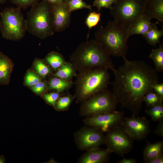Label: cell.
Segmentation results:
<instances>
[{"mask_svg": "<svg viewBox=\"0 0 163 163\" xmlns=\"http://www.w3.org/2000/svg\"><path fill=\"white\" fill-rule=\"evenodd\" d=\"M149 58L153 61L155 70L157 72L163 71V45H159V47L153 49L149 55Z\"/></svg>", "mask_w": 163, "mask_h": 163, "instance_id": "22", "label": "cell"}, {"mask_svg": "<svg viewBox=\"0 0 163 163\" xmlns=\"http://www.w3.org/2000/svg\"><path fill=\"white\" fill-rule=\"evenodd\" d=\"M5 157L2 155H0V163H5Z\"/></svg>", "mask_w": 163, "mask_h": 163, "instance_id": "40", "label": "cell"}, {"mask_svg": "<svg viewBox=\"0 0 163 163\" xmlns=\"http://www.w3.org/2000/svg\"><path fill=\"white\" fill-rule=\"evenodd\" d=\"M158 23V21L153 23L144 37L148 43L155 47L160 43V39L163 35V30H159L158 28L157 24Z\"/></svg>", "mask_w": 163, "mask_h": 163, "instance_id": "19", "label": "cell"}, {"mask_svg": "<svg viewBox=\"0 0 163 163\" xmlns=\"http://www.w3.org/2000/svg\"><path fill=\"white\" fill-rule=\"evenodd\" d=\"M27 31L41 39L53 35L54 32L50 4L46 0L38 2L27 13Z\"/></svg>", "mask_w": 163, "mask_h": 163, "instance_id": "5", "label": "cell"}, {"mask_svg": "<svg viewBox=\"0 0 163 163\" xmlns=\"http://www.w3.org/2000/svg\"><path fill=\"white\" fill-rule=\"evenodd\" d=\"M114 3L111 0H95L93 6L96 7L99 12L103 8L111 9Z\"/></svg>", "mask_w": 163, "mask_h": 163, "instance_id": "32", "label": "cell"}, {"mask_svg": "<svg viewBox=\"0 0 163 163\" xmlns=\"http://www.w3.org/2000/svg\"><path fill=\"white\" fill-rule=\"evenodd\" d=\"M133 139L123 130L120 126L106 132L105 143L112 152L124 157L132 149Z\"/></svg>", "mask_w": 163, "mask_h": 163, "instance_id": "9", "label": "cell"}, {"mask_svg": "<svg viewBox=\"0 0 163 163\" xmlns=\"http://www.w3.org/2000/svg\"><path fill=\"white\" fill-rule=\"evenodd\" d=\"M143 15L163 22V0H145Z\"/></svg>", "mask_w": 163, "mask_h": 163, "instance_id": "15", "label": "cell"}, {"mask_svg": "<svg viewBox=\"0 0 163 163\" xmlns=\"http://www.w3.org/2000/svg\"><path fill=\"white\" fill-rule=\"evenodd\" d=\"M45 100L49 104L55 106L57 101L59 97V93L53 92L49 93H45L43 95Z\"/></svg>", "mask_w": 163, "mask_h": 163, "instance_id": "33", "label": "cell"}, {"mask_svg": "<svg viewBox=\"0 0 163 163\" xmlns=\"http://www.w3.org/2000/svg\"><path fill=\"white\" fill-rule=\"evenodd\" d=\"M153 132L157 136L163 137V120L158 122L155 129Z\"/></svg>", "mask_w": 163, "mask_h": 163, "instance_id": "36", "label": "cell"}, {"mask_svg": "<svg viewBox=\"0 0 163 163\" xmlns=\"http://www.w3.org/2000/svg\"><path fill=\"white\" fill-rule=\"evenodd\" d=\"M66 2L71 11L84 8L91 10L92 6L83 1L69 0Z\"/></svg>", "mask_w": 163, "mask_h": 163, "instance_id": "28", "label": "cell"}, {"mask_svg": "<svg viewBox=\"0 0 163 163\" xmlns=\"http://www.w3.org/2000/svg\"><path fill=\"white\" fill-rule=\"evenodd\" d=\"M50 5L54 31L60 32L65 30L70 25L72 12L66 2L58 5Z\"/></svg>", "mask_w": 163, "mask_h": 163, "instance_id": "13", "label": "cell"}, {"mask_svg": "<svg viewBox=\"0 0 163 163\" xmlns=\"http://www.w3.org/2000/svg\"><path fill=\"white\" fill-rule=\"evenodd\" d=\"M147 144L143 151V156L144 163L163 154V141L155 143H150L147 140Z\"/></svg>", "mask_w": 163, "mask_h": 163, "instance_id": "18", "label": "cell"}, {"mask_svg": "<svg viewBox=\"0 0 163 163\" xmlns=\"http://www.w3.org/2000/svg\"><path fill=\"white\" fill-rule=\"evenodd\" d=\"M129 36L127 27L114 20L110 21L104 27L94 33V39L110 56L126 57Z\"/></svg>", "mask_w": 163, "mask_h": 163, "instance_id": "3", "label": "cell"}, {"mask_svg": "<svg viewBox=\"0 0 163 163\" xmlns=\"http://www.w3.org/2000/svg\"><path fill=\"white\" fill-rule=\"evenodd\" d=\"M108 69L97 67L78 73L75 81L74 99L82 102L92 95L106 89L109 83Z\"/></svg>", "mask_w": 163, "mask_h": 163, "instance_id": "4", "label": "cell"}, {"mask_svg": "<svg viewBox=\"0 0 163 163\" xmlns=\"http://www.w3.org/2000/svg\"><path fill=\"white\" fill-rule=\"evenodd\" d=\"M121 160L118 161V163H136L137 161L134 158H126L123 157Z\"/></svg>", "mask_w": 163, "mask_h": 163, "instance_id": "38", "label": "cell"}, {"mask_svg": "<svg viewBox=\"0 0 163 163\" xmlns=\"http://www.w3.org/2000/svg\"><path fill=\"white\" fill-rule=\"evenodd\" d=\"M46 87V82L40 81L35 85L31 86V89L34 93L40 94L44 91Z\"/></svg>", "mask_w": 163, "mask_h": 163, "instance_id": "34", "label": "cell"}, {"mask_svg": "<svg viewBox=\"0 0 163 163\" xmlns=\"http://www.w3.org/2000/svg\"><path fill=\"white\" fill-rule=\"evenodd\" d=\"M152 90L160 97L163 98V83H156L152 86Z\"/></svg>", "mask_w": 163, "mask_h": 163, "instance_id": "35", "label": "cell"}, {"mask_svg": "<svg viewBox=\"0 0 163 163\" xmlns=\"http://www.w3.org/2000/svg\"><path fill=\"white\" fill-rule=\"evenodd\" d=\"M69 62L78 73L97 67L115 69L110 56L94 39L80 44L69 56Z\"/></svg>", "mask_w": 163, "mask_h": 163, "instance_id": "2", "label": "cell"}, {"mask_svg": "<svg viewBox=\"0 0 163 163\" xmlns=\"http://www.w3.org/2000/svg\"><path fill=\"white\" fill-rule=\"evenodd\" d=\"M162 102H160L154 105L149 107L145 110L146 114L150 116L154 122L163 120V105Z\"/></svg>", "mask_w": 163, "mask_h": 163, "instance_id": "24", "label": "cell"}, {"mask_svg": "<svg viewBox=\"0 0 163 163\" xmlns=\"http://www.w3.org/2000/svg\"><path fill=\"white\" fill-rule=\"evenodd\" d=\"M123 59V64L113 72L112 92L123 108H127L132 115L137 116L142 108L144 97L153 90L152 86L158 82L159 76L155 70L143 60Z\"/></svg>", "mask_w": 163, "mask_h": 163, "instance_id": "1", "label": "cell"}, {"mask_svg": "<svg viewBox=\"0 0 163 163\" xmlns=\"http://www.w3.org/2000/svg\"><path fill=\"white\" fill-rule=\"evenodd\" d=\"M80 0V1H82L83 0Z\"/></svg>", "mask_w": 163, "mask_h": 163, "instance_id": "44", "label": "cell"}, {"mask_svg": "<svg viewBox=\"0 0 163 163\" xmlns=\"http://www.w3.org/2000/svg\"><path fill=\"white\" fill-rule=\"evenodd\" d=\"M153 23L151 20L143 15L127 27L129 36L134 34H140L144 37Z\"/></svg>", "mask_w": 163, "mask_h": 163, "instance_id": "17", "label": "cell"}, {"mask_svg": "<svg viewBox=\"0 0 163 163\" xmlns=\"http://www.w3.org/2000/svg\"><path fill=\"white\" fill-rule=\"evenodd\" d=\"M120 126L130 137L138 141L145 139L152 131L149 122L145 117L134 115L124 117Z\"/></svg>", "mask_w": 163, "mask_h": 163, "instance_id": "12", "label": "cell"}, {"mask_svg": "<svg viewBox=\"0 0 163 163\" xmlns=\"http://www.w3.org/2000/svg\"><path fill=\"white\" fill-rule=\"evenodd\" d=\"M69 0H64V1L65 2H67Z\"/></svg>", "mask_w": 163, "mask_h": 163, "instance_id": "43", "label": "cell"}, {"mask_svg": "<svg viewBox=\"0 0 163 163\" xmlns=\"http://www.w3.org/2000/svg\"><path fill=\"white\" fill-rule=\"evenodd\" d=\"M45 60L55 70L59 69L66 62L62 55L56 52H52L48 54Z\"/></svg>", "mask_w": 163, "mask_h": 163, "instance_id": "23", "label": "cell"}, {"mask_svg": "<svg viewBox=\"0 0 163 163\" xmlns=\"http://www.w3.org/2000/svg\"><path fill=\"white\" fill-rule=\"evenodd\" d=\"M72 84L71 80H65L55 77L50 79L48 88L50 90H55L59 93L69 89Z\"/></svg>", "mask_w": 163, "mask_h": 163, "instance_id": "21", "label": "cell"}, {"mask_svg": "<svg viewBox=\"0 0 163 163\" xmlns=\"http://www.w3.org/2000/svg\"><path fill=\"white\" fill-rule=\"evenodd\" d=\"M39 0H10V2L13 4L20 8L26 9L27 7H32L37 3Z\"/></svg>", "mask_w": 163, "mask_h": 163, "instance_id": "31", "label": "cell"}, {"mask_svg": "<svg viewBox=\"0 0 163 163\" xmlns=\"http://www.w3.org/2000/svg\"><path fill=\"white\" fill-rule=\"evenodd\" d=\"M144 0H117L110 9L115 21L128 27L143 15Z\"/></svg>", "mask_w": 163, "mask_h": 163, "instance_id": "8", "label": "cell"}, {"mask_svg": "<svg viewBox=\"0 0 163 163\" xmlns=\"http://www.w3.org/2000/svg\"><path fill=\"white\" fill-rule=\"evenodd\" d=\"M163 99V98L152 90L146 94L144 97L143 101L145 102L147 107H149L160 102H162Z\"/></svg>", "mask_w": 163, "mask_h": 163, "instance_id": "25", "label": "cell"}, {"mask_svg": "<svg viewBox=\"0 0 163 163\" xmlns=\"http://www.w3.org/2000/svg\"><path fill=\"white\" fill-rule=\"evenodd\" d=\"M13 67L11 60L7 56L0 52V84L7 85Z\"/></svg>", "mask_w": 163, "mask_h": 163, "instance_id": "16", "label": "cell"}, {"mask_svg": "<svg viewBox=\"0 0 163 163\" xmlns=\"http://www.w3.org/2000/svg\"><path fill=\"white\" fill-rule=\"evenodd\" d=\"M73 99V97H72L69 93L66 96L59 97L55 106L56 109L59 111L67 109L71 104Z\"/></svg>", "mask_w": 163, "mask_h": 163, "instance_id": "26", "label": "cell"}, {"mask_svg": "<svg viewBox=\"0 0 163 163\" xmlns=\"http://www.w3.org/2000/svg\"><path fill=\"white\" fill-rule=\"evenodd\" d=\"M124 118L123 112L115 110L110 113L87 117L83 122L85 125L104 133L120 126Z\"/></svg>", "mask_w": 163, "mask_h": 163, "instance_id": "10", "label": "cell"}, {"mask_svg": "<svg viewBox=\"0 0 163 163\" xmlns=\"http://www.w3.org/2000/svg\"><path fill=\"white\" fill-rule=\"evenodd\" d=\"M118 104L112 92L106 89L82 102L79 113L89 117L110 113L115 110Z\"/></svg>", "mask_w": 163, "mask_h": 163, "instance_id": "7", "label": "cell"}, {"mask_svg": "<svg viewBox=\"0 0 163 163\" xmlns=\"http://www.w3.org/2000/svg\"><path fill=\"white\" fill-rule=\"evenodd\" d=\"M163 154H162L149 161L147 163H163Z\"/></svg>", "mask_w": 163, "mask_h": 163, "instance_id": "37", "label": "cell"}, {"mask_svg": "<svg viewBox=\"0 0 163 163\" xmlns=\"http://www.w3.org/2000/svg\"><path fill=\"white\" fill-rule=\"evenodd\" d=\"M101 14L95 11L91 12L87 16L85 21L86 24L90 29L97 25L101 18Z\"/></svg>", "mask_w": 163, "mask_h": 163, "instance_id": "29", "label": "cell"}, {"mask_svg": "<svg viewBox=\"0 0 163 163\" xmlns=\"http://www.w3.org/2000/svg\"><path fill=\"white\" fill-rule=\"evenodd\" d=\"M40 81V79L39 76L33 72L30 71L27 73L25 82L27 86H32Z\"/></svg>", "mask_w": 163, "mask_h": 163, "instance_id": "30", "label": "cell"}, {"mask_svg": "<svg viewBox=\"0 0 163 163\" xmlns=\"http://www.w3.org/2000/svg\"><path fill=\"white\" fill-rule=\"evenodd\" d=\"M111 0L114 3L117 1V0Z\"/></svg>", "mask_w": 163, "mask_h": 163, "instance_id": "42", "label": "cell"}, {"mask_svg": "<svg viewBox=\"0 0 163 163\" xmlns=\"http://www.w3.org/2000/svg\"><path fill=\"white\" fill-rule=\"evenodd\" d=\"M0 14V30L3 38L15 41L23 38L27 31V22L21 8H6Z\"/></svg>", "mask_w": 163, "mask_h": 163, "instance_id": "6", "label": "cell"}, {"mask_svg": "<svg viewBox=\"0 0 163 163\" xmlns=\"http://www.w3.org/2000/svg\"><path fill=\"white\" fill-rule=\"evenodd\" d=\"M50 4L53 5H58L60 4L65 1L64 0H46Z\"/></svg>", "mask_w": 163, "mask_h": 163, "instance_id": "39", "label": "cell"}, {"mask_svg": "<svg viewBox=\"0 0 163 163\" xmlns=\"http://www.w3.org/2000/svg\"><path fill=\"white\" fill-rule=\"evenodd\" d=\"M34 64L35 69L41 76L45 77L50 73V69L41 59H36Z\"/></svg>", "mask_w": 163, "mask_h": 163, "instance_id": "27", "label": "cell"}, {"mask_svg": "<svg viewBox=\"0 0 163 163\" xmlns=\"http://www.w3.org/2000/svg\"><path fill=\"white\" fill-rule=\"evenodd\" d=\"M75 137L77 147L81 150L96 148L105 143L104 133L91 127L82 128L75 133Z\"/></svg>", "mask_w": 163, "mask_h": 163, "instance_id": "11", "label": "cell"}, {"mask_svg": "<svg viewBox=\"0 0 163 163\" xmlns=\"http://www.w3.org/2000/svg\"><path fill=\"white\" fill-rule=\"evenodd\" d=\"M76 71L70 62H66L57 70L54 76L66 80H71L74 76H77Z\"/></svg>", "mask_w": 163, "mask_h": 163, "instance_id": "20", "label": "cell"}, {"mask_svg": "<svg viewBox=\"0 0 163 163\" xmlns=\"http://www.w3.org/2000/svg\"><path fill=\"white\" fill-rule=\"evenodd\" d=\"M6 0H0V4H2L5 2Z\"/></svg>", "mask_w": 163, "mask_h": 163, "instance_id": "41", "label": "cell"}, {"mask_svg": "<svg viewBox=\"0 0 163 163\" xmlns=\"http://www.w3.org/2000/svg\"><path fill=\"white\" fill-rule=\"evenodd\" d=\"M111 153L107 148L101 149L99 147L87 150L79 158V163H103L109 159Z\"/></svg>", "mask_w": 163, "mask_h": 163, "instance_id": "14", "label": "cell"}]
</instances>
